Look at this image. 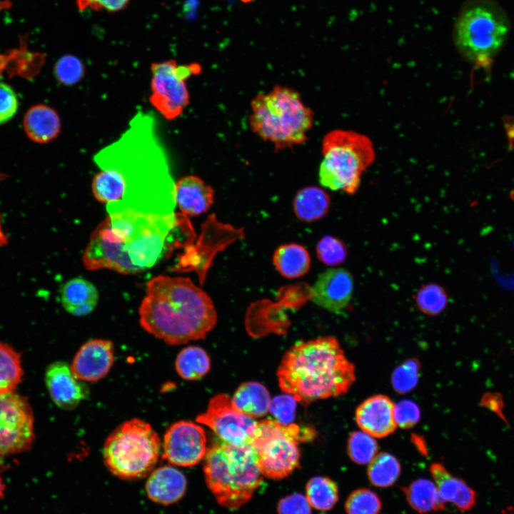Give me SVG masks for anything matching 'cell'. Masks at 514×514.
Instances as JSON below:
<instances>
[{
    "mask_svg": "<svg viewBox=\"0 0 514 514\" xmlns=\"http://www.w3.org/2000/svg\"><path fill=\"white\" fill-rule=\"evenodd\" d=\"M177 216L133 208L108 213L90 236L82 255L84 267L125 275L152 268L173 246Z\"/></svg>",
    "mask_w": 514,
    "mask_h": 514,
    "instance_id": "6da1fadb",
    "label": "cell"
},
{
    "mask_svg": "<svg viewBox=\"0 0 514 514\" xmlns=\"http://www.w3.org/2000/svg\"><path fill=\"white\" fill-rule=\"evenodd\" d=\"M138 315L146 332L171 346L205 338L217 322L211 297L189 278L181 276L151 278Z\"/></svg>",
    "mask_w": 514,
    "mask_h": 514,
    "instance_id": "7a4b0ae2",
    "label": "cell"
},
{
    "mask_svg": "<svg viewBox=\"0 0 514 514\" xmlns=\"http://www.w3.org/2000/svg\"><path fill=\"white\" fill-rule=\"evenodd\" d=\"M277 377L282 391L308 403L346 394L356 369L337 339L327 336L295 343L283 357Z\"/></svg>",
    "mask_w": 514,
    "mask_h": 514,
    "instance_id": "3957f363",
    "label": "cell"
},
{
    "mask_svg": "<svg viewBox=\"0 0 514 514\" xmlns=\"http://www.w3.org/2000/svg\"><path fill=\"white\" fill-rule=\"evenodd\" d=\"M203 473L208 489L221 506L236 510L248 502L262 482L250 445L217 442L207 450Z\"/></svg>",
    "mask_w": 514,
    "mask_h": 514,
    "instance_id": "277c9868",
    "label": "cell"
},
{
    "mask_svg": "<svg viewBox=\"0 0 514 514\" xmlns=\"http://www.w3.org/2000/svg\"><path fill=\"white\" fill-rule=\"evenodd\" d=\"M313 114L292 88L276 86L251 101L250 124L260 138L281 150L301 144L313 126Z\"/></svg>",
    "mask_w": 514,
    "mask_h": 514,
    "instance_id": "5b68a950",
    "label": "cell"
},
{
    "mask_svg": "<svg viewBox=\"0 0 514 514\" xmlns=\"http://www.w3.org/2000/svg\"><path fill=\"white\" fill-rule=\"evenodd\" d=\"M161 450L162 443L152 426L141 419L133 418L109 435L104 444L103 458L114 475L138 480L154 470Z\"/></svg>",
    "mask_w": 514,
    "mask_h": 514,
    "instance_id": "8992f818",
    "label": "cell"
},
{
    "mask_svg": "<svg viewBox=\"0 0 514 514\" xmlns=\"http://www.w3.org/2000/svg\"><path fill=\"white\" fill-rule=\"evenodd\" d=\"M322 153L318 172L321 184L348 194L358 190L363 173L376 157L368 136L342 129L333 130L324 136Z\"/></svg>",
    "mask_w": 514,
    "mask_h": 514,
    "instance_id": "52a82bcc",
    "label": "cell"
},
{
    "mask_svg": "<svg viewBox=\"0 0 514 514\" xmlns=\"http://www.w3.org/2000/svg\"><path fill=\"white\" fill-rule=\"evenodd\" d=\"M510 29L505 11L491 0H474L460 11L454 39L459 51L475 64L485 63L502 48Z\"/></svg>",
    "mask_w": 514,
    "mask_h": 514,
    "instance_id": "ba28073f",
    "label": "cell"
},
{
    "mask_svg": "<svg viewBox=\"0 0 514 514\" xmlns=\"http://www.w3.org/2000/svg\"><path fill=\"white\" fill-rule=\"evenodd\" d=\"M315 436L311 428L301 430L297 425H283L271 418L257 421L250 445L262 475L280 480L291 475L300 462L298 442L313 440Z\"/></svg>",
    "mask_w": 514,
    "mask_h": 514,
    "instance_id": "9c48e42d",
    "label": "cell"
},
{
    "mask_svg": "<svg viewBox=\"0 0 514 514\" xmlns=\"http://www.w3.org/2000/svg\"><path fill=\"white\" fill-rule=\"evenodd\" d=\"M151 69V105L166 120L178 118L189 104L186 80L201 71L198 63L179 64L174 59L153 62Z\"/></svg>",
    "mask_w": 514,
    "mask_h": 514,
    "instance_id": "30bf717a",
    "label": "cell"
},
{
    "mask_svg": "<svg viewBox=\"0 0 514 514\" xmlns=\"http://www.w3.org/2000/svg\"><path fill=\"white\" fill-rule=\"evenodd\" d=\"M34 438V415L28 400L14 392L0 394V462L29 450Z\"/></svg>",
    "mask_w": 514,
    "mask_h": 514,
    "instance_id": "8fae6325",
    "label": "cell"
},
{
    "mask_svg": "<svg viewBox=\"0 0 514 514\" xmlns=\"http://www.w3.org/2000/svg\"><path fill=\"white\" fill-rule=\"evenodd\" d=\"M196 421L210 428L221 441L234 445H250L257 425L253 418L237 410L225 393L213 396Z\"/></svg>",
    "mask_w": 514,
    "mask_h": 514,
    "instance_id": "7c38bea8",
    "label": "cell"
},
{
    "mask_svg": "<svg viewBox=\"0 0 514 514\" xmlns=\"http://www.w3.org/2000/svg\"><path fill=\"white\" fill-rule=\"evenodd\" d=\"M207 450L205 430L196 423L188 420L176 422L164 434L163 458L172 465H196L205 458Z\"/></svg>",
    "mask_w": 514,
    "mask_h": 514,
    "instance_id": "4fadbf2b",
    "label": "cell"
},
{
    "mask_svg": "<svg viewBox=\"0 0 514 514\" xmlns=\"http://www.w3.org/2000/svg\"><path fill=\"white\" fill-rule=\"evenodd\" d=\"M353 293L351 274L344 268H334L318 276L311 289V298L316 305L337 313L348 307Z\"/></svg>",
    "mask_w": 514,
    "mask_h": 514,
    "instance_id": "5bb4252c",
    "label": "cell"
},
{
    "mask_svg": "<svg viewBox=\"0 0 514 514\" xmlns=\"http://www.w3.org/2000/svg\"><path fill=\"white\" fill-rule=\"evenodd\" d=\"M45 383L51 400L64 410L76 408L89 395L86 383L79 379L64 361H55L46 368Z\"/></svg>",
    "mask_w": 514,
    "mask_h": 514,
    "instance_id": "9a60e30c",
    "label": "cell"
},
{
    "mask_svg": "<svg viewBox=\"0 0 514 514\" xmlns=\"http://www.w3.org/2000/svg\"><path fill=\"white\" fill-rule=\"evenodd\" d=\"M114 360L113 342L95 338L81 346L70 366L79 379L85 383H92L102 379L109 373Z\"/></svg>",
    "mask_w": 514,
    "mask_h": 514,
    "instance_id": "2e32d148",
    "label": "cell"
},
{
    "mask_svg": "<svg viewBox=\"0 0 514 514\" xmlns=\"http://www.w3.org/2000/svg\"><path fill=\"white\" fill-rule=\"evenodd\" d=\"M394 403L383 394L366 399L356 410V421L362 431L381 438L393 433L397 425L393 415Z\"/></svg>",
    "mask_w": 514,
    "mask_h": 514,
    "instance_id": "e0dca14e",
    "label": "cell"
},
{
    "mask_svg": "<svg viewBox=\"0 0 514 514\" xmlns=\"http://www.w3.org/2000/svg\"><path fill=\"white\" fill-rule=\"evenodd\" d=\"M174 200L185 215L198 216L206 212L214 201L213 188L198 176L188 175L174 183Z\"/></svg>",
    "mask_w": 514,
    "mask_h": 514,
    "instance_id": "ac0fdd59",
    "label": "cell"
},
{
    "mask_svg": "<svg viewBox=\"0 0 514 514\" xmlns=\"http://www.w3.org/2000/svg\"><path fill=\"white\" fill-rule=\"evenodd\" d=\"M186 487V478L182 472L172 466L164 465L154 469L148 475L146 492L152 501L167 505L181 499Z\"/></svg>",
    "mask_w": 514,
    "mask_h": 514,
    "instance_id": "d6986e66",
    "label": "cell"
},
{
    "mask_svg": "<svg viewBox=\"0 0 514 514\" xmlns=\"http://www.w3.org/2000/svg\"><path fill=\"white\" fill-rule=\"evenodd\" d=\"M429 471L445 505L451 503L461 511L468 510L474 506L476 494L464 480L453 475L440 463H432Z\"/></svg>",
    "mask_w": 514,
    "mask_h": 514,
    "instance_id": "ffe728a7",
    "label": "cell"
},
{
    "mask_svg": "<svg viewBox=\"0 0 514 514\" xmlns=\"http://www.w3.org/2000/svg\"><path fill=\"white\" fill-rule=\"evenodd\" d=\"M99 298V291L96 286L82 277L69 280L61 291V301L64 308L75 316L91 313L96 308Z\"/></svg>",
    "mask_w": 514,
    "mask_h": 514,
    "instance_id": "44dd1931",
    "label": "cell"
},
{
    "mask_svg": "<svg viewBox=\"0 0 514 514\" xmlns=\"http://www.w3.org/2000/svg\"><path fill=\"white\" fill-rule=\"evenodd\" d=\"M23 124L28 137L39 143H46L55 139L61 126L56 111L45 104L31 107L25 114Z\"/></svg>",
    "mask_w": 514,
    "mask_h": 514,
    "instance_id": "7402d4cb",
    "label": "cell"
},
{
    "mask_svg": "<svg viewBox=\"0 0 514 514\" xmlns=\"http://www.w3.org/2000/svg\"><path fill=\"white\" fill-rule=\"evenodd\" d=\"M91 191L94 198L109 206L121 203L128 191L125 173L119 168L108 166L99 171L91 180Z\"/></svg>",
    "mask_w": 514,
    "mask_h": 514,
    "instance_id": "603a6c76",
    "label": "cell"
},
{
    "mask_svg": "<svg viewBox=\"0 0 514 514\" xmlns=\"http://www.w3.org/2000/svg\"><path fill=\"white\" fill-rule=\"evenodd\" d=\"M231 400L237 410L254 419L267 413L271 399L268 390L263 384L249 381L239 386Z\"/></svg>",
    "mask_w": 514,
    "mask_h": 514,
    "instance_id": "cb8c5ba5",
    "label": "cell"
},
{
    "mask_svg": "<svg viewBox=\"0 0 514 514\" xmlns=\"http://www.w3.org/2000/svg\"><path fill=\"white\" fill-rule=\"evenodd\" d=\"M273 263L282 276L293 279L304 276L309 271L311 257L303 246L294 243H286L275 250Z\"/></svg>",
    "mask_w": 514,
    "mask_h": 514,
    "instance_id": "d4e9b609",
    "label": "cell"
},
{
    "mask_svg": "<svg viewBox=\"0 0 514 514\" xmlns=\"http://www.w3.org/2000/svg\"><path fill=\"white\" fill-rule=\"evenodd\" d=\"M330 207V198L316 186L305 187L294 197L293 208L296 217L304 222H313L323 218Z\"/></svg>",
    "mask_w": 514,
    "mask_h": 514,
    "instance_id": "484cf974",
    "label": "cell"
},
{
    "mask_svg": "<svg viewBox=\"0 0 514 514\" xmlns=\"http://www.w3.org/2000/svg\"><path fill=\"white\" fill-rule=\"evenodd\" d=\"M405 500L410 506L420 514L440 511L445 508L434 482L419 478L402 488Z\"/></svg>",
    "mask_w": 514,
    "mask_h": 514,
    "instance_id": "4316f807",
    "label": "cell"
},
{
    "mask_svg": "<svg viewBox=\"0 0 514 514\" xmlns=\"http://www.w3.org/2000/svg\"><path fill=\"white\" fill-rule=\"evenodd\" d=\"M175 368L182 378L188 381L198 380L209 371L210 358L202 348L188 346L178 353L175 361Z\"/></svg>",
    "mask_w": 514,
    "mask_h": 514,
    "instance_id": "83f0119b",
    "label": "cell"
},
{
    "mask_svg": "<svg viewBox=\"0 0 514 514\" xmlns=\"http://www.w3.org/2000/svg\"><path fill=\"white\" fill-rule=\"evenodd\" d=\"M306 497L313 508L327 511L332 509L339 499L338 487L327 476H314L306 485Z\"/></svg>",
    "mask_w": 514,
    "mask_h": 514,
    "instance_id": "f1b7e54d",
    "label": "cell"
},
{
    "mask_svg": "<svg viewBox=\"0 0 514 514\" xmlns=\"http://www.w3.org/2000/svg\"><path fill=\"white\" fill-rule=\"evenodd\" d=\"M401 465L393 455L382 452L368 463L367 474L371 483L379 488L392 486L400 475Z\"/></svg>",
    "mask_w": 514,
    "mask_h": 514,
    "instance_id": "f546056e",
    "label": "cell"
},
{
    "mask_svg": "<svg viewBox=\"0 0 514 514\" xmlns=\"http://www.w3.org/2000/svg\"><path fill=\"white\" fill-rule=\"evenodd\" d=\"M22 376L20 355L9 344L0 342V394L14 392Z\"/></svg>",
    "mask_w": 514,
    "mask_h": 514,
    "instance_id": "4dcf8cb0",
    "label": "cell"
},
{
    "mask_svg": "<svg viewBox=\"0 0 514 514\" xmlns=\"http://www.w3.org/2000/svg\"><path fill=\"white\" fill-rule=\"evenodd\" d=\"M378 445L375 438L363 431L351 433L347 453L351 460L359 465L368 464L377 455Z\"/></svg>",
    "mask_w": 514,
    "mask_h": 514,
    "instance_id": "1f68e13d",
    "label": "cell"
},
{
    "mask_svg": "<svg viewBox=\"0 0 514 514\" xmlns=\"http://www.w3.org/2000/svg\"><path fill=\"white\" fill-rule=\"evenodd\" d=\"M381 508L378 495L368 488L353 490L345 502L348 514H379Z\"/></svg>",
    "mask_w": 514,
    "mask_h": 514,
    "instance_id": "d6a6232c",
    "label": "cell"
},
{
    "mask_svg": "<svg viewBox=\"0 0 514 514\" xmlns=\"http://www.w3.org/2000/svg\"><path fill=\"white\" fill-rule=\"evenodd\" d=\"M54 71L56 79L61 84L65 86H74L84 77L85 66L79 57L66 54L56 62Z\"/></svg>",
    "mask_w": 514,
    "mask_h": 514,
    "instance_id": "836d02e7",
    "label": "cell"
},
{
    "mask_svg": "<svg viewBox=\"0 0 514 514\" xmlns=\"http://www.w3.org/2000/svg\"><path fill=\"white\" fill-rule=\"evenodd\" d=\"M420 364L415 358H410L397 366L391 377L393 389L400 394L410 392L418 384Z\"/></svg>",
    "mask_w": 514,
    "mask_h": 514,
    "instance_id": "e575fe53",
    "label": "cell"
},
{
    "mask_svg": "<svg viewBox=\"0 0 514 514\" xmlns=\"http://www.w3.org/2000/svg\"><path fill=\"white\" fill-rule=\"evenodd\" d=\"M417 306L428 315L440 313L447 304L445 291L438 285H428L421 288L417 294Z\"/></svg>",
    "mask_w": 514,
    "mask_h": 514,
    "instance_id": "d590c367",
    "label": "cell"
},
{
    "mask_svg": "<svg viewBox=\"0 0 514 514\" xmlns=\"http://www.w3.org/2000/svg\"><path fill=\"white\" fill-rule=\"evenodd\" d=\"M316 254L321 262L328 266L342 263L347 254L343 243L333 236L322 238L316 245Z\"/></svg>",
    "mask_w": 514,
    "mask_h": 514,
    "instance_id": "8d00e7d4",
    "label": "cell"
},
{
    "mask_svg": "<svg viewBox=\"0 0 514 514\" xmlns=\"http://www.w3.org/2000/svg\"><path fill=\"white\" fill-rule=\"evenodd\" d=\"M296 406V399L293 395L286 393L277 395L271 400L268 411L278 422L283 425H289L295 418Z\"/></svg>",
    "mask_w": 514,
    "mask_h": 514,
    "instance_id": "74e56055",
    "label": "cell"
},
{
    "mask_svg": "<svg viewBox=\"0 0 514 514\" xmlns=\"http://www.w3.org/2000/svg\"><path fill=\"white\" fill-rule=\"evenodd\" d=\"M393 415L397 427L408 429L418 423L420 418V412L415 402L403 400L394 405Z\"/></svg>",
    "mask_w": 514,
    "mask_h": 514,
    "instance_id": "f35d334b",
    "label": "cell"
},
{
    "mask_svg": "<svg viewBox=\"0 0 514 514\" xmlns=\"http://www.w3.org/2000/svg\"><path fill=\"white\" fill-rule=\"evenodd\" d=\"M19 106L18 98L11 86L0 81V125L11 120Z\"/></svg>",
    "mask_w": 514,
    "mask_h": 514,
    "instance_id": "ab89813d",
    "label": "cell"
},
{
    "mask_svg": "<svg viewBox=\"0 0 514 514\" xmlns=\"http://www.w3.org/2000/svg\"><path fill=\"white\" fill-rule=\"evenodd\" d=\"M311 505L301 493H293L280 499L278 514H311Z\"/></svg>",
    "mask_w": 514,
    "mask_h": 514,
    "instance_id": "60d3db41",
    "label": "cell"
},
{
    "mask_svg": "<svg viewBox=\"0 0 514 514\" xmlns=\"http://www.w3.org/2000/svg\"><path fill=\"white\" fill-rule=\"evenodd\" d=\"M129 1L130 0H76V6L80 11L91 9L115 13L125 9Z\"/></svg>",
    "mask_w": 514,
    "mask_h": 514,
    "instance_id": "b9f144b4",
    "label": "cell"
},
{
    "mask_svg": "<svg viewBox=\"0 0 514 514\" xmlns=\"http://www.w3.org/2000/svg\"><path fill=\"white\" fill-rule=\"evenodd\" d=\"M4 491H5V485L3 483L2 478L0 477V498L4 497Z\"/></svg>",
    "mask_w": 514,
    "mask_h": 514,
    "instance_id": "7bdbcfd3",
    "label": "cell"
},
{
    "mask_svg": "<svg viewBox=\"0 0 514 514\" xmlns=\"http://www.w3.org/2000/svg\"><path fill=\"white\" fill-rule=\"evenodd\" d=\"M241 1L242 2H244V3H249V2H251V1H253V0H241Z\"/></svg>",
    "mask_w": 514,
    "mask_h": 514,
    "instance_id": "ee69618b",
    "label": "cell"
},
{
    "mask_svg": "<svg viewBox=\"0 0 514 514\" xmlns=\"http://www.w3.org/2000/svg\"><path fill=\"white\" fill-rule=\"evenodd\" d=\"M3 178V176L0 174V180Z\"/></svg>",
    "mask_w": 514,
    "mask_h": 514,
    "instance_id": "f6af8a7d",
    "label": "cell"
}]
</instances>
